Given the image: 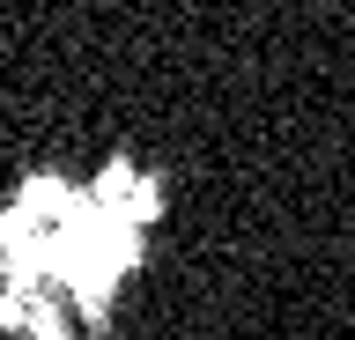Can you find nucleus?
I'll use <instances>...</instances> for the list:
<instances>
[{"label": "nucleus", "instance_id": "f257e3e1", "mask_svg": "<svg viewBox=\"0 0 355 340\" xmlns=\"http://www.w3.org/2000/svg\"><path fill=\"white\" fill-rule=\"evenodd\" d=\"M155 207L163 193L133 163H111L89 185L60 170L22 178L0 207V318L22 340H74L96 325L141 267Z\"/></svg>", "mask_w": 355, "mask_h": 340}]
</instances>
